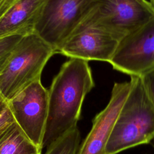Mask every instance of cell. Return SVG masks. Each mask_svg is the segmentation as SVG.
Returning <instances> with one entry per match:
<instances>
[{"label": "cell", "mask_w": 154, "mask_h": 154, "mask_svg": "<svg viewBox=\"0 0 154 154\" xmlns=\"http://www.w3.org/2000/svg\"><path fill=\"white\" fill-rule=\"evenodd\" d=\"M55 53L35 32L23 36L0 72V92L4 97L8 101L31 83L40 80L43 68Z\"/></svg>", "instance_id": "3957f363"}, {"label": "cell", "mask_w": 154, "mask_h": 154, "mask_svg": "<svg viewBox=\"0 0 154 154\" xmlns=\"http://www.w3.org/2000/svg\"><path fill=\"white\" fill-rule=\"evenodd\" d=\"M153 147H154V144H153Z\"/></svg>", "instance_id": "d6986e66"}, {"label": "cell", "mask_w": 154, "mask_h": 154, "mask_svg": "<svg viewBox=\"0 0 154 154\" xmlns=\"http://www.w3.org/2000/svg\"><path fill=\"white\" fill-rule=\"evenodd\" d=\"M15 120L9 108L8 101L0 92V135Z\"/></svg>", "instance_id": "5bb4252c"}, {"label": "cell", "mask_w": 154, "mask_h": 154, "mask_svg": "<svg viewBox=\"0 0 154 154\" xmlns=\"http://www.w3.org/2000/svg\"><path fill=\"white\" fill-rule=\"evenodd\" d=\"M23 36L14 34L0 38V72L7 64L14 49Z\"/></svg>", "instance_id": "4fadbf2b"}, {"label": "cell", "mask_w": 154, "mask_h": 154, "mask_svg": "<svg viewBox=\"0 0 154 154\" xmlns=\"http://www.w3.org/2000/svg\"><path fill=\"white\" fill-rule=\"evenodd\" d=\"M96 0H46L34 32L56 53L77 29Z\"/></svg>", "instance_id": "5b68a950"}, {"label": "cell", "mask_w": 154, "mask_h": 154, "mask_svg": "<svg viewBox=\"0 0 154 154\" xmlns=\"http://www.w3.org/2000/svg\"><path fill=\"white\" fill-rule=\"evenodd\" d=\"M94 87L88 61L70 58L62 65L48 90V111L42 149L77 127L84 99Z\"/></svg>", "instance_id": "6da1fadb"}, {"label": "cell", "mask_w": 154, "mask_h": 154, "mask_svg": "<svg viewBox=\"0 0 154 154\" xmlns=\"http://www.w3.org/2000/svg\"><path fill=\"white\" fill-rule=\"evenodd\" d=\"M19 0H0V19Z\"/></svg>", "instance_id": "2e32d148"}, {"label": "cell", "mask_w": 154, "mask_h": 154, "mask_svg": "<svg viewBox=\"0 0 154 154\" xmlns=\"http://www.w3.org/2000/svg\"><path fill=\"white\" fill-rule=\"evenodd\" d=\"M5 131H6V130H5ZM4 133H3V134H4ZM2 135H0V137H1Z\"/></svg>", "instance_id": "ac0fdd59"}, {"label": "cell", "mask_w": 154, "mask_h": 154, "mask_svg": "<svg viewBox=\"0 0 154 154\" xmlns=\"http://www.w3.org/2000/svg\"><path fill=\"white\" fill-rule=\"evenodd\" d=\"M42 150L16 122L0 137V154H42Z\"/></svg>", "instance_id": "8fae6325"}, {"label": "cell", "mask_w": 154, "mask_h": 154, "mask_svg": "<svg viewBox=\"0 0 154 154\" xmlns=\"http://www.w3.org/2000/svg\"><path fill=\"white\" fill-rule=\"evenodd\" d=\"M130 88V81L114 83L108 103L93 119L91 129L77 154H106V144Z\"/></svg>", "instance_id": "ba28073f"}, {"label": "cell", "mask_w": 154, "mask_h": 154, "mask_svg": "<svg viewBox=\"0 0 154 154\" xmlns=\"http://www.w3.org/2000/svg\"><path fill=\"white\" fill-rule=\"evenodd\" d=\"M120 41L99 29L84 27L77 29L63 45L58 53L70 58L89 62L110 63Z\"/></svg>", "instance_id": "9c48e42d"}, {"label": "cell", "mask_w": 154, "mask_h": 154, "mask_svg": "<svg viewBox=\"0 0 154 154\" xmlns=\"http://www.w3.org/2000/svg\"><path fill=\"white\" fill-rule=\"evenodd\" d=\"M46 0H19L0 19V38L34 32Z\"/></svg>", "instance_id": "30bf717a"}, {"label": "cell", "mask_w": 154, "mask_h": 154, "mask_svg": "<svg viewBox=\"0 0 154 154\" xmlns=\"http://www.w3.org/2000/svg\"><path fill=\"white\" fill-rule=\"evenodd\" d=\"M153 17L154 8L147 0H96L77 29L95 28L120 41Z\"/></svg>", "instance_id": "277c9868"}, {"label": "cell", "mask_w": 154, "mask_h": 154, "mask_svg": "<svg viewBox=\"0 0 154 154\" xmlns=\"http://www.w3.org/2000/svg\"><path fill=\"white\" fill-rule=\"evenodd\" d=\"M130 77V90L106 144V154H117L154 138V105L141 77Z\"/></svg>", "instance_id": "7a4b0ae2"}, {"label": "cell", "mask_w": 154, "mask_h": 154, "mask_svg": "<svg viewBox=\"0 0 154 154\" xmlns=\"http://www.w3.org/2000/svg\"><path fill=\"white\" fill-rule=\"evenodd\" d=\"M15 122L42 150L48 111V90L37 80L8 101Z\"/></svg>", "instance_id": "8992f818"}, {"label": "cell", "mask_w": 154, "mask_h": 154, "mask_svg": "<svg viewBox=\"0 0 154 154\" xmlns=\"http://www.w3.org/2000/svg\"><path fill=\"white\" fill-rule=\"evenodd\" d=\"M140 76L147 93L154 105V67Z\"/></svg>", "instance_id": "9a60e30c"}, {"label": "cell", "mask_w": 154, "mask_h": 154, "mask_svg": "<svg viewBox=\"0 0 154 154\" xmlns=\"http://www.w3.org/2000/svg\"><path fill=\"white\" fill-rule=\"evenodd\" d=\"M109 64L130 76H141L154 67V17L120 41Z\"/></svg>", "instance_id": "52a82bcc"}, {"label": "cell", "mask_w": 154, "mask_h": 154, "mask_svg": "<svg viewBox=\"0 0 154 154\" xmlns=\"http://www.w3.org/2000/svg\"><path fill=\"white\" fill-rule=\"evenodd\" d=\"M80 140V132L76 127L46 148L45 154H77Z\"/></svg>", "instance_id": "7c38bea8"}, {"label": "cell", "mask_w": 154, "mask_h": 154, "mask_svg": "<svg viewBox=\"0 0 154 154\" xmlns=\"http://www.w3.org/2000/svg\"><path fill=\"white\" fill-rule=\"evenodd\" d=\"M149 2H150V4H152V5L153 6V7L154 8V0H150Z\"/></svg>", "instance_id": "e0dca14e"}]
</instances>
